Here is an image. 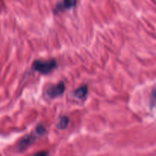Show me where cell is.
<instances>
[{"instance_id": "6", "label": "cell", "mask_w": 156, "mask_h": 156, "mask_svg": "<svg viewBox=\"0 0 156 156\" xmlns=\"http://www.w3.org/2000/svg\"><path fill=\"white\" fill-rule=\"evenodd\" d=\"M69 120L67 117L66 116H63V117H60L59 122L57 123V127L58 129H64L67 127L69 124Z\"/></svg>"}, {"instance_id": "1", "label": "cell", "mask_w": 156, "mask_h": 156, "mask_svg": "<svg viewBox=\"0 0 156 156\" xmlns=\"http://www.w3.org/2000/svg\"><path fill=\"white\" fill-rule=\"evenodd\" d=\"M45 133L46 130L44 126L42 125H38L33 133L28 136H25L20 140L18 145V149L19 151H24L30 144L34 143V141L38 136H42Z\"/></svg>"}, {"instance_id": "5", "label": "cell", "mask_w": 156, "mask_h": 156, "mask_svg": "<svg viewBox=\"0 0 156 156\" xmlns=\"http://www.w3.org/2000/svg\"><path fill=\"white\" fill-rule=\"evenodd\" d=\"M87 93H88V87L87 85H83L79 87L74 91V96L79 99H84L86 97Z\"/></svg>"}, {"instance_id": "3", "label": "cell", "mask_w": 156, "mask_h": 156, "mask_svg": "<svg viewBox=\"0 0 156 156\" xmlns=\"http://www.w3.org/2000/svg\"><path fill=\"white\" fill-rule=\"evenodd\" d=\"M65 90V85L63 82H59L56 85L50 87L47 91V95L50 98H54L59 97Z\"/></svg>"}, {"instance_id": "4", "label": "cell", "mask_w": 156, "mask_h": 156, "mask_svg": "<svg viewBox=\"0 0 156 156\" xmlns=\"http://www.w3.org/2000/svg\"><path fill=\"white\" fill-rule=\"evenodd\" d=\"M76 3V0H62V2L56 5L54 12L57 13V12H62L64 10H68V9L74 7Z\"/></svg>"}, {"instance_id": "7", "label": "cell", "mask_w": 156, "mask_h": 156, "mask_svg": "<svg viewBox=\"0 0 156 156\" xmlns=\"http://www.w3.org/2000/svg\"><path fill=\"white\" fill-rule=\"evenodd\" d=\"M152 101L155 102L156 101V88L152 91Z\"/></svg>"}, {"instance_id": "2", "label": "cell", "mask_w": 156, "mask_h": 156, "mask_svg": "<svg viewBox=\"0 0 156 156\" xmlns=\"http://www.w3.org/2000/svg\"><path fill=\"white\" fill-rule=\"evenodd\" d=\"M56 66H57V62L55 59H50V60L37 59L35 60L32 65V68L34 71L44 75L51 73L55 68H56Z\"/></svg>"}, {"instance_id": "8", "label": "cell", "mask_w": 156, "mask_h": 156, "mask_svg": "<svg viewBox=\"0 0 156 156\" xmlns=\"http://www.w3.org/2000/svg\"><path fill=\"white\" fill-rule=\"evenodd\" d=\"M47 152H39V153H37V155H47Z\"/></svg>"}]
</instances>
